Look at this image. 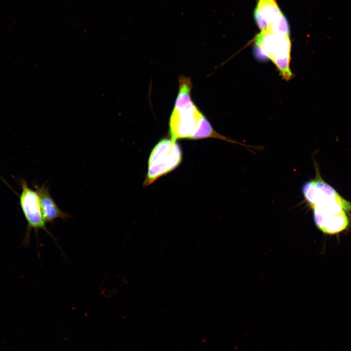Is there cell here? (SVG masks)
Returning a JSON list of instances; mask_svg holds the SVG:
<instances>
[{"label": "cell", "mask_w": 351, "mask_h": 351, "mask_svg": "<svg viewBox=\"0 0 351 351\" xmlns=\"http://www.w3.org/2000/svg\"><path fill=\"white\" fill-rule=\"evenodd\" d=\"M302 193L312 210L316 227L323 233L334 234L347 228L349 222L346 211L351 212V203L320 176L307 182Z\"/></svg>", "instance_id": "obj_1"}, {"label": "cell", "mask_w": 351, "mask_h": 351, "mask_svg": "<svg viewBox=\"0 0 351 351\" xmlns=\"http://www.w3.org/2000/svg\"><path fill=\"white\" fill-rule=\"evenodd\" d=\"M254 41L258 54L271 59L284 79L289 80L292 78L290 67L292 46L290 35L260 32Z\"/></svg>", "instance_id": "obj_2"}, {"label": "cell", "mask_w": 351, "mask_h": 351, "mask_svg": "<svg viewBox=\"0 0 351 351\" xmlns=\"http://www.w3.org/2000/svg\"><path fill=\"white\" fill-rule=\"evenodd\" d=\"M182 159L181 149L176 141L168 138L159 140L150 154L148 171L143 186H149L159 177L174 170L180 165Z\"/></svg>", "instance_id": "obj_3"}, {"label": "cell", "mask_w": 351, "mask_h": 351, "mask_svg": "<svg viewBox=\"0 0 351 351\" xmlns=\"http://www.w3.org/2000/svg\"><path fill=\"white\" fill-rule=\"evenodd\" d=\"M20 184L21 191L19 196L20 205L27 222L24 244L27 245L29 242L30 233L32 230H34L37 235L39 230H43L54 238L46 227L38 193L30 188L24 179L20 180Z\"/></svg>", "instance_id": "obj_4"}, {"label": "cell", "mask_w": 351, "mask_h": 351, "mask_svg": "<svg viewBox=\"0 0 351 351\" xmlns=\"http://www.w3.org/2000/svg\"><path fill=\"white\" fill-rule=\"evenodd\" d=\"M202 114L193 101L184 105L174 106L169 122L171 138L175 141L191 139Z\"/></svg>", "instance_id": "obj_5"}, {"label": "cell", "mask_w": 351, "mask_h": 351, "mask_svg": "<svg viewBox=\"0 0 351 351\" xmlns=\"http://www.w3.org/2000/svg\"><path fill=\"white\" fill-rule=\"evenodd\" d=\"M254 16L261 32L290 35L288 20L275 0H257Z\"/></svg>", "instance_id": "obj_6"}, {"label": "cell", "mask_w": 351, "mask_h": 351, "mask_svg": "<svg viewBox=\"0 0 351 351\" xmlns=\"http://www.w3.org/2000/svg\"><path fill=\"white\" fill-rule=\"evenodd\" d=\"M34 187L39 196L42 215L46 223L53 224L58 218L66 220L70 217L57 205L47 186L35 185Z\"/></svg>", "instance_id": "obj_7"}, {"label": "cell", "mask_w": 351, "mask_h": 351, "mask_svg": "<svg viewBox=\"0 0 351 351\" xmlns=\"http://www.w3.org/2000/svg\"><path fill=\"white\" fill-rule=\"evenodd\" d=\"M214 138L231 143L232 144H238L244 147L250 146L247 145L237 142L231 138L223 136L216 132L208 120L202 114L200 116L196 128L193 134L191 139L197 140L203 138Z\"/></svg>", "instance_id": "obj_8"}]
</instances>
